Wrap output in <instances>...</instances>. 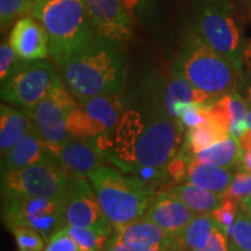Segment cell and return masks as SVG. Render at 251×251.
<instances>
[{
  "label": "cell",
  "mask_w": 251,
  "mask_h": 251,
  "mask_svg": "<svg viewBox=\"0 0 251 251\" xmlns=\"http://www.w3.org/2000/svg\"><path fill=\"white\" fill-rule=\"evenodd\" d=\"M56 69L79 102L98 96H120L128 74L126 42L98 34Z\"/></svg>",
  "instance_id": "cell-1"
},
{
  "label": "cell",
  "mask_w": 251,
  "mask_h": 251,
  "mask_svg": "<svg viewBox=\"0 0 251 251\" xmlns=\"http://www.w3.org/2000/svg\"><path fill=\"white\" fill-rule=\"evenodd\" d=\"M171 71L214 98L236 91L241 75L227 58L200 36L193 23L181 40Z\"/></svg>",
  "instance_id": "cell-2"
},
{
  "label": "cell",
  "mask_w": 251,
  "mask_h": 251,
  "mask_svg": "<svg viewBox=\"0 0 251 251\" xmlns=\"http://www.w3.org/2000/svg\"><path fill=\"white\" fill-rule=\"evenodd\" d=\"M29 15L48 31L49 55L56 67L98 35L83 0H34Z\"/></svg>",
  "instance_id": "cell-3"
},
{
  "label": "cell",
  "mask_w": 251,
  "mask_h": 251,
  "mask_svg": "<svg viewBox=\"0 0 251 251\" xmlns=\"http://www.w3.org/2000/svg\"><path fill=\"white\" fill-rule=\"evenodd\" d=\"M191 8L200 36L242 71L247 41L235 0H192Z\"/></svg>",
  "instance_id": "cell-4"
},
{
  "label": "cell",
  "mask_w": 251,
  "mask_h": 251,
  "mask_svg": "<svg viewBox=\"0 0 251 251\" xmlns=\"http://www.w3.org/2000/svg\"><path fill=\"white\" fill-rule=\"evenodd\" d=\"M87 178L114 230L142 218L155 194L133 176L126 177L109 166H100Z\"/></svg>",
  "instance_id": "cell-5"
},
{
  "label": "cell",
  "mask_w": 251,
  "mask_h": 251,
  "mask_svg": "<svg viewBox=\"0 0 251 251\" xmlns=\"http://www.w3.org/2000/svg\"><path fill=\"white\" fill-rule=\"evenodd\" d=\"M62 84L57 69L49 62L19 59L1 83L0 98L23 111H29Z\"/></svg>",
  "instance_id": "cell-6"
},
{
  "label": "cell",
  "mask_w": 251,
  "mask_h": 251,
  "mask_svg": "<svg viewBox=\"0 0 251 251\" xmlns=\"http://www.w3.org/2000/svg\"><path fill=\"white\" fill-rule=\"evenodd\" d=\"M70 172L51 155L28 168L1 174V197L24 196L65 199Z\"/></svg>",
  "instance_id": "cell-7"
},
{
  "label": "cell",
  "mask_w": 251,
  "mask_h": 251,
  "mask_svg": "<svg viewBox=\"0 0 251 251\" xmlns=\"http://www.w3.org/2000/svg\"><path fill=\"white\" fill-rule=\"evenodd\" d=\"M1 216L11 230L19 226L30 227L39 231L46 242L67 227L64 199L2 196Z\"/></svg>",
  "instance_id": "cell-8"
},
{
  "label": "cell",
  "mask_w": 251,
  "mask_h": 251,
  "mask_svg": "<svg viewBox=\"0 0 251 251\" xmlns=\"http://www.w3.org/2000/svg\"><path fill=\"white\" fill-rule=\"evenodd\" d=\"M141 102L147 115H163L176 119L175 106L178 102L211 105L218 98L194 87L178 75H152L146 78L140 90Z\"/></svg>",
  "instance_id": "cell-9"
},
{
  "label": "cell",
  "mask_w": 251,
  "mask_h": 251,
  "mask_svg": "<svg viewBox=\"0 0 251 251\" xmlns=\"http://www.w3.org/2000/svg\"><path fill=\"white\" fill-rule=\"evenodd\" d=\"M184 126L178 119L147 115L135 148V164L165 169L183 148ZM133 163V164H134Z\"/></svg>",
  "instance_id": "cell-10"
},
{
  "label": "cell",
  "mask_w": 251,
  "mask_h": 251,
  "mask_svg": "<svg viewBox=\"0 0 251 251\" xmlns=\"http://www.w3.org/2000/svg\"><path fill=\"white\" fill-rule=\"evenodd\" d=\"M64 84L56 87L34 108L25 111L43 144L58 156L59 150L71 140L67 122L70 112L78 105Z\"/></svg>",
  "instance_id": "cell-11"
},
{
  "label": "cell",
  "mask_w": 251,
  "mask_h": 251,
  "mask_svg": "<svg viewBox=\"0 0 251 251\" xmlns=\"http://www.w3.org/2000/svg\"><path fill=\"white\" fill-rule=\"evenodd\" d=\"M67 226L91 228L111 235L113 227L103 213L94 188L86 176L71 174L64 199Z\"/></svg>",
  "instance_id": "cell-12"
},
{
  "label": "cell",
  "mask_w": 251,
  "mask_h": 251,
  "mask_svg": "<svg viewBox=\"0 0 251 251\" xmlns=\"http://www.w3.org/2000/svg\"><path fill=\"white\" fill-rule=\"evenodd\" d=\"M99 35L127 42L134 36V21L122 0H83Z\"/></svg>",
  "instance_id": "cell-13"
},
{
  "label": "cell",
  "mask_w": 251,
  "mask_h": 251,
  "mask_svg": "<svg viewBox=\"0 0 251 251\" xmlns=\"http://www.w3.org/2000/svg\"><path fill=\"white\" fill-rule=\"evenodd\" d=\"M8 39L15 54L23 61H40L50 56L48 31L29 14L13 25Z\"/></svg>",
  "instance_id": "cell-14"
},
{
  "label": "cell",
  "mask_w": 251,
  "mask_h": 251,
  "mask_svg": "<svg viewBox=\"0 0 251 251\" xmlns=\"http://www.w3.org/2000/svg\"><path fill=\"white\" fill-rule=\"evenodd\" d=\"M144 215L169 234L178 236L197 213L188 208L170 191H157Z\"/></svg>",
  "instance_id": "cell-15"
},
{
  "label": "cell",
  "mask_w": 251,
  "mask_h": 251,
  "mask_svg": "<svg viewBox=\"0 0 251 251\" xmlns=\"http://www.w3.org/2000/svg\"><path fill=\"white\" fill-rule=\"evenodd\" d=\"M114 233L122 243L135 250L184 247L178 236L169 234L146 216L114 230Z\"/></svg>",
  "instance_id": "cell-16"
},
{
  "label": "cell",
  "mask_w": 251,
  "mask_h": 251,
  "mask_svg": "<svg viewBox=\"0 0 251 251\" xmlns=\"http://www.w3.org/2000/svg\"><path fill=\"white\" fill-rule=\"evenodd\" d=\"M51 155L55 153L50 151L40 140L30 121L27 134L9 151L1 156V174L28 168Z\"/></svg>",
  "instance_id": "cell-17"
},
{
  "label": "cell",
  "mask_w": 251,
  "mask_h": 251,
  "mask_svg": "<svg viewBox=\"0 0 251 251\" xmlns=\"http://www.w3.org/2000/svg\"><path fill=\"white\" fill-rule=\"evenodd\" d=\"M144 128V120L142 114L136 111H128L119 121L115 129V155L120 162V166L127 171L129 166L135 162V148ZM124 170V171H125Z\"/></svg>",
  "instance_id": "cell-18"
},
{
  "label": "cell",
  "mask_w": 251,
  "mask_h": 251,
  "mask_svg": "<svg viewBox=\"0 0 251 251\" xmlns=\"http://www.w3.org/2000/svg\"><path fill=\"white\" fill-rule=\"evenodd\" d=\"M57 157L69 172L86 177L103 165V156L92 143H86L84 140H70L62 147Z\"/></svg>",
  "instance_id": "cell-19"
},
{
  "label": "cell",
  "mask_w": 251,
  "mask_h": 251,
  "mask_svg": "<svg viewBox=\"0 0 251 251\" xmlns=\"http://www.w3.org/2000/svg\"><path fill=\"white\" fill-rule=\"evenodd\" d=\"M234 177V171L231 169L203 164L192 158L188 164L186 180L187 183L225 196Z\"/></svg>",
  "instance_id": "cell-20"
},
{
  "label": "cell",
  "mask_w": 251,
  "mask_h": 251,
  "mask_svg": "<svg viewBox=\"0 0 251 251\" xmlns=\"http://www.w3.org/2000/svg\"><path fill=\"white\" fill-rule=\"evenodd\" d=\"M79 103L90 118L96 121L106 134L114 135L122 117V100L120 96H98Z\"/></svg>",
  "instance_id": "cell-21"
},
{
  "label": "cell",
  "mask_w": 251,
  "mask_h": 251,
  "mask_svg": "<svg viewBox=\"0 0 251 251\" xmlns=\"http://www.w3.org/2000/svg\"><path fill=\"white\" fill-rule=\"evenodd\" d=\"M30 118L25 111H18L2 103L0 106V151H9L27 134Z\"/></svg>",
  "instance_id": "cell-22"
},
{
  "label": "cell",
  "mask_w": 251,
  "mask_h": 251,
  "mask_svg": "<svg viewBox=\"0 0 251 251\" xmlns=\"http://www.w3.org/2000/svg\"><path fill=\"white\" fill-rule=\"evenodd\" d=\"M242 157L243 150L241 147L240 140L229 135L227 139L219 141V142L209 146L208 148L196 153L193 158L198 162L203 163V164L234 169L240 166Z\"/></svg>",
  "instance_id": "cell-23"
},
{
  "label": "cell",
  "mask_w": 251,
  "mask_h": 251,
  "mask_svg": "<svg viewBox=\"0 0 251 251\" xmlns=\"http://www.w3.org/2000/svg\"><path fill=\"white\" fill-rule=\"evenodd\" d=\"M169 191L197 214L212 213L221 205L225 197L191 183L176 185Z\"/></svg>",
  "instance_id": "cell-24"
},
{
  "label": "cell",
  "mask_w": 251,
  "mask_h": 251,
  "mask_svg": "<svg viewBox=\"0 0 251 251\" xmlns=\"http://www.w3.org/2000/svg\"><path fill=\"white\" fill-rule=\"evenodd\" d=\"M228 136V130L208 118L202 125L188 129L185 135L183 149L186 150L190 155L194 156L201 150L208 148L212 144L227 139Z\"/></svg>",
  "instance_id": "cell-25"
},
{
  "label": "cell",
  "mask_w": 251,
  "mask_h": 251,
  "mask_svg": "<svg viewBox=\"0 0 251 251\" xmlns=\"http://www.w3.org/2000/svg\"><path fill=\"white\" fill-rule=\"evenodd\" d=\"M215 226L211 213L197 214L186 226V228L178 235V238L186 249L190 251H200L208 243Z\"/></svg>",
  "instance_id": "cell-26"
},
{
  "label": "cell",
  "mask_w": 251,
  "mask_h": 251,
  "mask_svg": "<svg viewBox=\"0 0 251 251\" xmlns=\"http://www.w3.org/2000/svg\"><path fill=\"white\" fill-rule=\"evenodd\" d=\"M67 127L71 137H77L79 140L96 139L100 134L105 133V130L84 111L79 102L69 114Z\"/></svg>",
  "instance_id": "cell-27"
},
{
  "label": "cell",
  "mask_w": 251,
  "mask_h": 251,
  "mask_svg": "<svg viewBox=\"0 0 251 251\" xmlns=\"http://www.w3.org/2000/svg\"><path fill=\"white\" fill-rule=\"evenodd\" d=\"M228 244L229 251H251V215L242 206L237 213Z\"/></svg>",
  "instance_id": "cell-28"
},
{
  "label": "cell",
  "mask_w": 251,
  "mask_h": 251,
  "mask_svg": "<svg viewBox=\"0 0 251 251\" xmlns=\"http://www.w3.org/2000/svg\"><path fill=\"white\" fill-rule=\"evenodd\" d=\"M69 235L76 241L80 251H103L108 235L91 228H80L75 226L65 227Z\"/></svg>",
  "instance_id": "cell-29"
},
{
  "label": "cell",
  "mask_w": 251,
  "mask_h": 251,
  "mask_svg": "<svg viewBox=\"0 0 251 251\" xmlns=\"http://www.w3.org/2000/svg\"><path fill=\"white\" fill-rule=\"evenodd\" d=\"M161 0H122L134 24L149 26L155 24L159 13Z\"/></svg>",
  "instance_id": "cell-30"
},
{
  "label": "cell",
  "mask_w": 251,
  "mask_h": 251,
  "mask_svg": "<svg viewBox=\"0 0 251 251\" xmlns=\"http://www.w3.org/2000/svg\"><path fill=\"white\" fill-rule=\"evenodd\" d=\"M34 0H0V26L7 30L19 19L30 13Z\"/></svg>",
  "instance_id": "cell-31"
},
{
  "label": "cell",
  "mask_w": 251,
  "mask_h": 251,
  "mask_svg": "<svg viewBox=\"0 0 251 251\" xmlns=\"http://www.w3.org/2000/svg\"><path fill=\"white\" fill-rule=\"evenodd\" d=\"M240 207L241 203L238 205V200L225 196L221 205L211 213L215 225L227 236V238L230 237L231 231H233V226L235 220H236L237 213L240 211Z\"/></svg>",
  "instance_id": "cell-32"
},
{
  "label": "cell",
  "mask_w": 251,
  "mask_h": 251,
  "mask_svg": "<svg viewBox=\"0 0 251 251\" xmlns=\"http://www.w3.org/2000/svg\"><path fill=\"white\" fill-rule=\"evenodd\" d=\"M12 233L20 251H42L45 248V238L35 229L19 226L12 229Z\"/></svg>",
  "instance_id": "cell-33"
},
{
  "label": "cell",
  "mask_w": 251,
  "mask_h": 251,
  "mask_svg": "<svg viewBox=\"0 0 251 251\" xmlns=\"http://www.w3.org/2000/svg\"><path fill=\"white\" fill-rule=\"evenodd\" d=\"M225 196L234 198L238 201L251 197V174L240 171L237 175H235Z\"/></svg>",
  "instance_id": "cell-34"
},
{
  "label": "cell",
  "mask_w": 251,
  "mask_h": 251,
  "mask_svg": "<svg viewBox=\"0 0 251 251\" xmlns=\"http://www.w3.org/2000/svg\"><path fill=\"white\" fill-rule=\"evenodd\" d=\"M19 59L20 58L15 54L14 49L9 43V39H2L1 46H0V80L1 83L8 77Z\"/></svg>",
  "instance_id": "cell-35"
},
{
  "label": "cell",
  "mask_w": 251,
  "mask_h": 251,
  "mask_svg": "<svg viewBox=\"0 0 251 251\" xmlns=\"http://www.w3.org/2000/svg\"><path fill=\"white\" fill-rule=\"evenodd\" d=\"M45 251H80L76 241L67 231L65 227L57 231L48 242Z\"/></svg>",
  "instance_id": "cell-36"
},
{
  "label": "cell",
  "mask_w": 251,
  "mask_h": 251,
  "mask_svg": "<svg viewBox=\"0 0 251 251\" xmlns=\"http://www.w3.org/2000/svg\"><path fill=\"white\" fill-rule=\"evenodd\" d=\"M200 251H229L228 238L220 230L218 226H215L207 246Z\"/></svg>",
  "instance_id": "cell-37"
},
{
  "label": "cell",
  "mask_w": 251,
  "mask_h": 251,
  "mask_svg": "<svg viewBox=\"0 0 251 251\" xmlns=\"http://www.w3.org/2000/svg\"><path fill=\"white\" fill-rule=\"evenodd\" d=\"M103 251H136L135 249H131V248L127 247L119 240L117 234H113L111 240L107 242V246H106L105 250Z\"/></svg>",
  "instance_id": "cell-38"
},
{
  "label": "cell",
  "mask_w": 251,
  "mask_h": 251,
  "mask_svg": "<svg viewBox=\"0 0 251 251\" xmlns=\"http://www.w3.org/2000/svg\"><path fill=\"white\" fill-rule=\"evenodd\" d=\"M238 169H240V171L249 172V174H251V151L243 152V157L242 159H241Z\"/></svg>",
  "instance_id": "cell-39"
},
{
  "label": "cell",
  "mask_w": 251,
  "mask_h": 251,
  "mask_svg": "<svg viewBox=\"0 0 251 251\" xmlns=\"http://www.w3.org/2000/svg\"><path fill=\"white\" fill-rule=\"evenodd\" d=\"M238 140H240L243 152L251 151V129H248Z\"/></svg>",
  "instance_id": "cell-40"
},
{
  "label": "cell",
  "mask_w": 251,
  "mask_h": 251,
  "mask_svg": "<svg viewBox=\"0 0 251 251\" xmlns=\"http://www.w3.org/2000/svg\"><path fill=\"white\" fill-rule=\"evenodd\" d=\"M240 203H241V206H242L243 208L246 209V212L249 213V214L251 215V197L246 198V199L241 200Z\"/></svg>",
  "instance_id": "cell-41"
},
{
  "label": "cell",
  "mask_w": 251,
  "mask_h": 251,
  "mask_svg": "<svg viewBox=\"0 0 251 251\" xmlns=\"http://www.w3.org/2000/svg\"><path fill=\"white\" fill-rule=\"evenodd\" d=\"M179 249L180 248H156V249H146V250H136V251H178Z\"/></svg>",
  "instance_id": "cell-42"
},
{
  "label": "cell",
  "mask_w": 251,
  "mask_h": 251,
  "mask_svg": "<svg viewBox=\"0 0 251 251\" xmlns=\"http://www.w3.org/2000/svg\"><path fill=\"white\" fill-rule=\"evenodd\" d=\"M247 124H248V127H249V129H251V109H249V111H248Z\"/></svg>",
  "instance_id": "cell-43"
},
{
  "label": "cell",
  "mask_w": 251,
  "mask_h": 251,
  "mask_svg": "<svg viewBox=\"0 0 251 251\" xmlns=\"http://www.w3.org/2000/svg\"><path fill=\"white\" fill-rule=\"evenodd\" d=\"M248 101H249L250 106H251V83H250L249 87H248Z\"/></svg>",
  "instance_id": "cell-44"
},
{
  "label": "cell",
  "mask_w": 251,
  "mask_h": 251,
  "mask_svg": "<svg viewBox=\"0 0 251 251\" xmlns=\"http://www.w3.org/2000/svg\"><path fill=\"white\" fill-rule=\"evenodd\" d=\"M246 4L248 6V9H249V12L251 13V0H246Z\"/></svg>",
  "instance_id": "cell-45"
}]
</instances>
